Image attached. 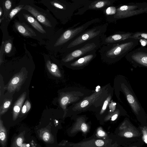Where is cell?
Masks as SVG:
<instances>
[{"mask_svg":"<svg viewBox=\"0 0 147 147\" xmlns=\"http://www.w3.org/2000/svg\"><path fill=\"white\" fill-rule=\"evenodd\" d=\"M73 128V131L80 130L84 133H86L88 130V127L86 123L82 120L76 123Z\"/></svg>","mask_w":147,"mask_h":147,"instance_id":"603a6c76","label":"cell"},{"mask_svg":"<svg viewBox=\"0 0 147 147\" xmlns=\"http://www.w3.org/2000/svg\"><path fill=\"white\" fill-rule=\"evenodd\" d=\"M87 1L73 0L72 3L65 0H41L40 2L64 24L70 20L77 9L90 2Z\"/></svg>","mask_w":147,"mask_h":147,"instance_id":"7a4b0ae2","label":"cell"},{"mask_svg":"<svg viewBox=\"0 0 147 147\" xmlns=\"http://www.w3.org/2000/svg\"><path fill=\"white\" fill-rule=\"evenodd\" d=\"M41 137L44 141L45 142H48L51 140V135L48 131L45 130L44 132H43Z\"/></svg>","mask_w":147,"mask_h":147,"instance_id":"f1b7e54d","label":"cell"},{"mask_svg":"<svg viewBox=\"0 0 147 147\" xmlns=\"http://www.w3.org/2000/svg\"><path fill=\"white\" fill-rule=\"evenodd\" d=\"M1 49L3 53L7 55L14 54L16 49L13 46L12 38L3 41Z\"/></svg>","mask_w":147,"mask_h":147,"instance_id":"ac0fdd59","label":"cell"},{"mask_svg":"<svg viewBox=\"0 0 147 147\" xmlns=\"http://www.w3.org/2000/svg\"><path fill=\"white\" fill-rule=\"evenodd\" d=\"M96 145L98 147H100L103 146L104 144V141L101 140H96L95 142Z\"/></svg>","mask_w":147,"mask_h":147,"instance_id":"d6a6232c","label":"cell"},{"mask_svg":"<svg viewBox=\"0 0 147 147\" xmlns=\"http://www.w3.org/2000/svg\"><path fill=\"white\" fill-rule=\"evenodd\" d=\"M31 107L30 102L27 100L21 109V113L22 114H26L30 110Z\"/></svg>","mask_w":147,"mask_h":147,"instance_id":"83f0119b","label":"cell"},{"mask_svg":"<svg viewBox=\"0 0 147 147\" xmlns=\"http://www.w3.org/2000/svg\"><path fill=\"white\" fill-rule=\"evenodd\" d=\"M116 103L114 102H111L109 105L110 111L113 112L115 109Z\"/></svg>","mask_w":147,"mask_h":147,"instance_id":"1f68e13d","label":"cell"},{"mask_svg":"<svg viewBox=\"0 0 147 147\" xmlns=\"http://www.w3.org/2000/svg\"><path fill=\"white\" fill-rule=\"evenodd\" d=\"M26 78L25 74L22 71L14 75L8 83L7 88L8 91L10 92L16 90L19 91Z\"/></svg>","mask_w":147,"mask_h":147,"instance_id":"5bb4252c","label":"cell"},{"mask_svg":"<svg viewBox=\"0 0 147 147\" xmlns=\"http://www.w3.org/2000/svg\"><path fill=\"white\" fill-rule=\"evenodd\" d=\"M23 134V133H21L15 138L11 147H20L24 140Z\"/></svg>","mask_w":147,"mask_h":147,"instance_id":"484cf974","label":"cell"},{"mask_svg":"<svg viewBox=\"0 0 147 147\" xmlns=\"http://www.w3.org/2000/svg\"><path fill=\"white\" fill-rule=\"evenodd\" d=\"M120 88L123 93L131 110L135 115L137 116L144 115L145 111L126 78H123L120 84Z\"/></svg>","mask_w":147,"mask_h":147,"instance_id":"9c48e42d","label":"cell"},{"mask_svg":"<svg viewBox=\"0 0 147 147\" xmlns=\"http://www.w3.org/2000/svg\"><path fill=\"white\" fill-rule=\"evenodd\" d=\"M12 100L9 99H6L2 105L0 109V115L4 114L9 109Z\"/></svg>","mask_w":147,"mask_h":147,"instance_id":"cb8c5ba5","label":"cell"},{"mask_svg":"<svg viewBox=\"0 0 147 147\" xmlns=\"http://www.w3.org/2000/svg\"><path fill=\"white\" fill-rule=\"evenodd\" d=\"M138 45V40L129 38L117 43L102 45L98 52L102 59L115 62L125 57Z\"/></svg>","mask_w":147,"mask_h":147,"instance_id":"3957f363","label":"cell"},{"mask_svg":"<svg viewBox=\"0 0 147 147\" xmlns=\"http://www.w3.org/2000/svg\"><path fill=\"white\" fill-rule=\"evenodd\" d=\"M115 1V0H97L91 1L85 5L84 7H86V8L84 9L93 10L103 9L107 7L111 6Z\"/></svg>","mask_w":147,"mask_h":147,"instance_id":"9a60e30c","label":"cell"},{"mask_svg":"<svg viewBox=\"0 0 147 147\" xmlns=\"http://www.w3.org/2000/svg\"><path fill=\"white\" fill-rule=\"evenodd\" d=\"M134 32H119L108 36L105 34L101 39L102 45L117 43L130 38Z\"/></svg>","mask_w":147,"mask_h":147,"instance_id":"7c38bea8","label":"cell"},{"mask_svg":"<svg viewBox=\"0 0 147 147\" xmlns=\"http://www.w3.org/2000/svg\"><path fill=\"white\" fill-rule=\"evenodd\" d=\"M26 92L23 93L15 103L13 108V118L14 121L17 118L22 106L26 98Z\"/></svg>","mask_w":147,"mask_h":147,"instance_id":"e0dca14e","label":"cell"},{"mask_svg":"<svg viewBox=\"0 0 147 147\" xmlns=\"http://www.w3.org/2000/svg\"><path fill=\"white\" fill-rule=\"evenodd\" d=\"M71 97L68 94L62 96L60 98L59 102L61 107L63 109L65 108L66 106L71 100Z\"/></svg>","mask_w":147,"mask_h":147,"instance_id":"4316f807","label":"cell"},{"mask_svg":"<svg viewBox=\"0 0 147 147\" xmlns=\"http://www.w3.org/2000/svg\"><path fill=\"white\" fill-rule=\"evenodd\" d=\"M13 30L24 37L36 40L41 44H45V42L40 38L35 31L30 26L24 22L15 19L13 25Z\"/></svg>","mask_w":147,"mask_h":147,"instance_id":"8fae6325","label":"cell"},{"mask_svg":"<svg viewBox=\"0 0 147 147\" xmlns=\"http://www.w3.org/2000/svg\"><path fill=\"white\" fill-rule=\"evenodd\" d=\"M144 141L147 143V135H145L144 136Z\"/></svg>","mask_w":147,"mask_h":147,"instance_id":"f35d334b","label":"cell"},{"mask_svg":"<svg viewBox=\"0 0 147 147\" xmlns=\"http://www.w3.org/2000/svg\"><path fill=\"white\" fill-rule=\"evenodd\" d=\"M119 113V111H117L116 112H114L111 117V120L114 121L116 120L118 117Z\"/></svg>","mask_w":147,"mask_h":147,"instance_id":"836d02e7","label":"cell"},{"mask_svg":"<svg viewBox=\"0 0 147 147\" xmlns=\"http://www.w3.org/2000/svg\"><path fill=\"white\" fill-rule=\"evenodd\" d=\"M30 146V145L29 144H23L20 147H29Z\"/></svg>","mask_w":147,"mask_h":147,"instance_id":"74e56055","label":"cell"},{"mask_svg":"<svg viewBox=\"0 0 147 147\" xmlns=\"http://www.w3.org/2000/svg\"><path fill=\"white\" fill-rule=\"evenodd\" d=\"M141 44L142 46H145L147 44V40H140Z\"/></svg>","mask_w":147,"mask_h":147,"instance_id":"8d00e7d4","label":"cell"},{"mask_svg":"<svg viewBox=\"0 0 147 147\" xmlns=\"http://www.w3.org/2000/svg\"><path fill=\"white\" fill-rule=\"evenodd\" d=\"M23 9L31 13L45 28L54 32H55L57 22L48 9H44L36 5L33 0H27Z\"/></svg>","mask_w":147,"mask_h":147,"instance_id":"5b68a950","label":"cell"},{"mask_svg":"<svg viewBox=\"0 0 147 147\" xmlns=\"http://www.w3.org/2000/svg\"><path fill=\"white\" fill-rule=\"evenodd\" d=\"M31 144L32 147H36L34 145V144L32 142L31 143Z\"/></svg>","mask_w":147,"mask_h":147,"instance_id":"ab89813d","label":"cell"},{"mask_svg":"<svg viewBox=\"0 0 147 147\" xmlns=\"http://www.w3.org/2000/svg\"><path fill=\"white\" fill-rule=\"evenodd\" d=\"M100 21V19L96 18L76 27L75 26L77 25H75L65 30L59 29L55 31L50 39L46 41L45 47L51 52L57 54L68 42L81 34L90 26Z\"/></svg>","mask_w":147,"mask_h":147,"instance_id":"6da1fadb","label":"cell"},{"mask_svg":"<svg viewBox=\"0 0 147 147\" xmlns=\"http://www.w3.org/2000/svg\"><path fill=\"white\" fill-rule=\"evenodd\" d=\"M127 60L135 68H147V48L141 47L129 53L125 57Z\"/></svg>","mask_w":147,"mask_h":147,"instance_id":"30bf717a","label":"cell"},{"mask_svg":"<svg viewBox=\"0 0 147 147\" xmlns=\"http://www.w3.org/2000/svg\"><path fill=\"white\" fill-rule=\"evenodd\" d=\"M97 51L94 50L71 61L70 63V66L73 67H80L86 65L96 57Z\"/></svg>","mask_w":147,"mask_h":147,"instance_id":"2e32d148","label":"cell"},{"mask_svg":"<svg viewBox=\"0 0 147 147\" xmlns=\"http://www.w3.org/2000/svg\"><path fill=\"white\" fill-rule=\"evenodd\" d=\"M27 0H21L19 3L12 9L7 16L0 21L1 29L7 30L10 22L16 17L26 5Z\"/></svg>","mask_w":147,"mask_h":147,"instance_id":"4fadbf2b","label":"cell"},{"mask_svg":"<svg viewBox=\"0 0 147 147\" xmlns=\"http://www.w3.org/2000/svg\"><path fill=\"white\" fill-rule=\"evenodd\" d=\"M111 99V96H109L105 101L100 113V114H102L106 109L107 107L109 104Z\"/></svg>","mask_w":147,"mask_h":147,"instance_id":"f546056e","label":"cell"},{"mask_svg":"<svg viewBox=\"0 0 147 147\" xmlns=\"http://www.w3.org/2000/svg\"><path fill=\"white\" fill-rule=\"evenodd\" d=\"M116 9L117 7L113 6H108L103 9V12L109 22H115L114 17L116 13Z\"/></svg>","mask_w":147,"mask_h":147,"instance_id":"44dd1931","label":"cell"},{"mask_svg":"<svg viewBox=\"0 0 147 147\" xmlns=\"http://www.w3.org/2000/svg\"><path fill=\"white\" fill-rule=\"evenodd\" d=\"M147 13V3H132L120 5L117 7L116 12L114 18L117 20Z\"/></svg>","mask_w":147,"mask_h":147,"instance_id":"52a82bcc","label":"cell"},{"mask_svg":"<svg viewBox=\"0 0 147 147\" xmlns=\"http://www.w3.org/2000/svg\"><path fill=\"white\" fill-rule=\"evenodd\" d=\"M107 24L95 26L86 30L81 34L72 39L60 51L62 54L73 51L82 46L90 41L101 39L107 30Z\"/></svg>","mask_w":147,"mask_h":147,"instance_id":"277c9868","label":"cell"},{"mask_svg":"<svg viewBox=\"0 0 147 147\" xmlns=\"http://www.w3.org/2000/svg\"><path fill=\"white\" fill-rule=\"evenodd\" d=\"M17 16L20 22L26 23L32 28L45 43L50 39L55 32L43 26L31 13L26 10H21Z\"/></svg>","mask_w":147,"mask_h":147,"instance_id":"8992f818","label":"cell"},{"mask_svg":"<svg viewBox=\"0 0 147 147\" xmlns=\"http://www.w3.org/2000/svg\"><path fill=\"white\" fill-rule=\"evenodd\" d=\"M12 0H1L0 2L2 3L4 11L3 16L2 19L6 18L11 9L16 6V2Z\"/></svg>","mask_w":147,"mask_h":147,"instance_id":"ffe728a7","label":"cell"},{"mask_svg":"<svg viewBox=\"0 0 147 147\" xmlns=\"http://www.w3.org/2000/svg\"><path fill=\"white\" fill-rule=\"evenodd\" d=\"M4 14L3 9L2 3L0 2V18L2 19L3 17Z\"/></svg>","mask_w":147,"mask_h":147,"instance_id":"e575fe53","label":"cell"},{"mask_svg":"<svg viewBox=\"0 0 147 147\" xmlns=\"http://www.w3.org/2000/svg\"><path fill=\"white\" fill-rule=\"evenodd\" d=\"M124 136L126 138H130L133 136V134L130 132H126L125 133Z\"/></svg>","mask_w":147,"mask_h":147,"instance_id":"d590c367","label":"cell"},{"mask_svg":"<svg viewBox=\"0 0 147 147\" xmlns=\"http://www.w3.org/2000/svg\"></svg>","mask_w":147,"mask_h":147,"instance_id":"60d3db41","label":"cell"},{"mask_svg":"<svg viewBox=\"0 0 147 147\" xmlns=\"http://www.w3.org/2000/svg\"><path fill=\"white\" fill-rule=\"evenodd\" d=\"M101 39L90 41L78 49L63 54L62 61L65 63L70 62L94 50H97L102 46Z\"/></svg>","mask_w":147,"mask_h":147,"instance_id":"ba28073f","label":"cell"},{"mask_svg":"<svg viewBox=\"0 0 147 147\" xmlns=\"http://www.w3.org/2000/svg\"><path fill=\"white\" fill-rule=\"evenodd\" d=\"M7 131L3 125V121H0V143L2 147H4L7 142Z\"/></svg>","mask_w":147,"mask_h":147,"instance_id":"7402d4cb","label":"cell"},{"mask_svg":"<svg viewBox=\"0 0 147 147\" xmlns=\"http://www.w3.org/2000/svg\"><path fill=\"white\" fill-rule=\"evenodd\" d=\"M130 38L137 40H147V32L138 31L133 33Z\"/></svg>","mask_w":147,"mask_h":147,"instance_id":"d4e9b609","label":"cell"},{"mask_svg":"<svg viewBox=\"0 0 147 147\" xmlns=\"http://www.w3.org/2000/svg\"><path fill=\"white\" fill-rule=\"evenodd\" d=\"M48 59L46 61V66L49 72L53 75L57 77H61V75L57 65L55 63L52 62L51 61Z\"/></svg>","mask_w":147,"mask_h":147,"instance_id":"d6986e66","label":"cell"},{"mask_svg":"<svg viewBox=\"0 0 147 147\" xmlns=\"http://www.w3.org/2000/svg\"><path fill=\"white\" fill-rule=\"evenodd\" d=\"M97 135L101 137L105 136L106 135V133L101 129H98L97 131Z\"/></svg>","mask_w":147,"mask_h":147,"instance_id":"4dcf8cb0","label":"cell"}]
</instances>
